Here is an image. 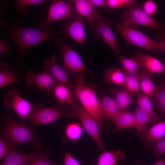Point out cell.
Masks as SVG:
<instances>
[{"instance_id":"obj_1","label":"cell","mask_w":165,"mask_h":165,"mask_svg":"<svg viewBox=\"0 0 165 165\" xmlns=\"http://www.w3.org/2000/svg\"><path fill=\"white\" fill-rule=\"evenodd\" d=\"M0 26L8 33L7 38L15 45L18 54L17 66L21 70L24 64L25 52L31 47L55 35L63 34L49 31L27 27L22 25L19 18L15 19L11 24L3 19L0 20Z\"/></svg>"},{"instance_id":"obj_2","label":"cell","mask_w":165,"mask_h":165,"mask_svg":"<svg viewBox=\"0 0 165 165\" xmlns=\"http://www.w3.org/2000/svg\"><path fill=\"white\" fill-rule=\"evenodd\" d=\"M4 121L2 134L15 147L19 144L28 143L38 149L41 148L42 143L32 127L16 121L7 114L4 116Z\"/></svg>"},{"instance_id":"obj_3","label":"cell","mask_w":165,"mask_h":165,"mask_svg":"<svg viewBox=\"0 0 165 165\" xmlns=\"http://www.w3.org/2000/svg\"><path fill=\"white\" fill-rule=\"evenodd\" d=\"M75 93L80 103L95 120L100 126L103 118L101 105L94 90L86 85L82 73L76 77Z\"/></svg>"},{"instance_id":"obj_4","label":"cell","mask_w":165,"mask_h":165,"mask_svg":"<svg viewBox=\"0 0 165 165\" xmlns=\"http://www.w3.org/2000/svg\"><path fill=\"white\" fill-rule=\"evenodd\" d=\"M57 102L52 106L44 107L38 103L28 118L35 126L48 124L62 116H71L73 114L68 108H67Z\"/></svg>"},{"instance_id":"obj_5","label":"cell","mask_w":165,"mask_h":165,"mask_svg":"<svg viewBox=\"0 0 165 165\" xmlns=\"http://www.w3.org/2000/svg\"><path fill=\"white\" fill-rule=\"evenodd\" d=\"M68 108L73 115L79 119L86 132L99 148L105 150L99 132V126L95 120L75 99Z\"/></svg>"},{"instance_id":"obj_6","label":"cell","mask_w":165,"mask_h":165,"mask_svg":"<svg viewBox=\"0 0 165 165\" xmlns=\"http://www.w3.org/2000/svg\"><path fill=\"white\" fill-rule=\"evenodd\" d=\"M120 17L122 25L130 28L135 29L139 25H141L152 28L158 31L162 29L160 23L137 6L123 10Z\"/></svg>"},{"instance_id":"obj_7","label":"cell","mask_w":165,"mask_h":165,"mask_svg":"<svg viewBox=\"0 0 165 165\" xmlns=\"http://www.w3.org/2000/svg\"><path fill=\"white\" fill-rule=\"evenodd\" d=\"M4 103L7 109L15 111L20 118V123H23L28 120L37 103H30L23 97L20 91L9 89L5 95Z\"/></svg>"},{"instance_id":"obj_8","label":"cell","mask_w":165,"mask_h":165,"mask_svg":"<svg viewBox=\"0 0 165 165\" xmlns=\"http://www.w3.org/2000/svg\"><path fill=\"white\" fill-rule=\"evenodd\" d=\"M61 50L64 60L63 68L67 73L77 75L84 72L90 73L86 68L81 57L73 49L60 38L54 40Z\"/></svg>"},{"instance_id":"obj_9","label":"cell","mask_w":165,"mask_h":165,"mask_svg":"<svg viewBox=\"0 0 165 165\" xmlns=\"http://www.w3.org/2000/svg\"><path fill=\"white\" fill-rule=\"evenodd\" d=\"M115 27L128 45H134L148 50H163L161 43L156 42L140 31L126 27L119 24L115 25Z\"/></svg>"},{"instance_id":"obj_10","label":"cell","mask_w":165,"mask_h":165,"mask_svg":"<svg viewBox=\"0 0 165 165\" xmlns=\"http://www.w3.org/2000/svg\"><path fill=\"white\" fill-rule=\"evenodd\" d=\"M75 10L73 5L63 0H53L49 8L46 19L40 23V29L49 31L50 23L60 20L69 19Z\"/></svg>"},{"instance_id":"obj_11","label":"cell","mask_w":165,"mask_h":165,"mask_svg":"<svg viewBox=\"0 0 165 165\" xmlns=\"http://www.w3.org/2000/svg\"><path fill=\"white\" fill-rule=\"evenodd\" d=\"M70 21H66L62 23L61 26L64 29L63 34L72 38L80 46L84 44L86 24L83 17L75 10L71 15Z\"/></svg>"},{"instance_id":"obj_12","label":"cell","mask_w":165,"mask_h":165,"mask_svg":"<svg viewBox=\"0 0 165 165\" xmlns=\"http://www.w3.org/2000/svg\"><path fill=\"white\" fill-rule=\"evenodd\" d=\"M24 80L27 85L39 88L48 96L59 83L48 70H45L38 74L29 70L25 74Z\"/></svg>"},{"instance_id":"obj_13","label":"cell","mask_w":165,"mask_h":165,"mask_svg":"<svg viewBox=\"0 0 165 165\" xmlns=\"http://www.w3.org/2000/svg\"><path fill=\"white\" fill-rule=\"evenodd\" d=\"M112 25L111 20L101 19L97 22L94 28V35L97 38H102L116 55L118 57L120 51L115 35L110 28Z\"/></svg>"},{"instance_id":"obj_14","label":"cell","mask_w":165,"mask_h":165,"mask_svg":"<svg viewBox=\"0 0 165 165\" xmlns=\"http://www.w3.org/2000/svg\"><path fill=\"white\" fill-rule=\"evenodd\" d=\"M44 63L45 70L50 72L59 84L65 86L74 94L75 86L69 79L66 71L58 64L56 55L54 54L52 55L50 58H46Z\"/></svg>"},{"instance_id":"obj_15","label":"cell","mask_w":165,"mask_h":165,"mask_svg":"<svg viewBox=\"0 0 165 165\" xmlns=\"http://www.w3.org/2000/svg\"><path fill=\"white\" fill-rule=\"evenodd\" d=\"M69 3L73 5L76 11L83 17L86 18L91 27L102 19V16L88 0H69Z\"/></svg>"},{"instance_id":"obj_16","label":"cell","mask_w":165,"mask_h":165,"mask_svg":"<svg viewBox=\"0 0 165 165\" xmlns=\"http://www.w3.org/2000/svg\"><path fill=\"white\" fill-rule=\"evenodd\" d=\"M133 56L144 70L151 74L165 72V67L163 64L155 57L148 54H145L139 51H137Z\"/></svg>"},{"instance_id":"obj_17","label":"cell","mask_w":165,"mask_h":165,"mask_svg":"<svg viewBox=\"0 0 165 165\" xmlns=\"http://www.w3.org/2000/svg\"><path fill=\"white\" fill-rule=\"evenodd\" d=\"M48 148L28 153L18 152L15 149L4 158L0 165H23L32 159L45 152Z\"/></svg>"},{"instance_id":"obj_18","label":"cell","mask_w":165,"mask_h":165,"mask_svg":"<svg viewBox=\"0 0 165 165\" xmlns=\"http://www.w3.org/2000/svg\"><path fill=\"white\" fill-rule=\"evenodd\" d=\"M101 105L103 117L115 123L117 118L121 112L120 108L115 99L103 92Z\"/></svg>"},{"instance_id":"obj_19","label":"cell","mask_w":165,"mask_h":165,"mask_svg":"<svg viewBox=\"0 0 165 165\" xmlns=\"http://www.w3.org/2000/svg\"><path fill=\"white\" fill-rule=\"evenodd\" d=\"M20 70L16 66L11 69L4 61L0 62V87L14 85L18 82Z\"/></svg>"},{"instance_id":"obj_20","label":"cell","mask_w":165,"mask_h":165,"mask_svg":"<svg viewBox=\"0 0 165 165\" xmlns=\"http://www.w3.org/2000/svg\"><path fill=\"white\" fill-rule=\"evenodd\" d=\"M137 135L146 143L160 139L165 135V120L156 123L146 131H140Z\"/></svg>"},{"instance_id":"obj_21","label":"cell","mask_w":165,"mask_h":165,"mask_svg":"<svg viewBox=\"0 0 165 165\" xmlns=\"http://www.w3.org/2000/svg\"><path fill=\"white\" fill-rule=\"evenodd\" d=\"M137 76L143 94L152 97L156 87L152 80V74L144 70L138 74Z\"/></svg>"},{"instance_id":"obj_22","label":"cell","mask_w":165,"mask_h":165,"mask_svg":"<svg viewBox=\"0 0 165 165\" xmlns=\"http://www.w3.org/2000/svg\"><path fill=\"white\" fill-rule=\"evenodd\" d=\"M75 94L67 87L58 84L53 89V95L60 104L67 107L69 106L75 99Z\"/></svg>"},{"instance_id":"obj_23","label":"cell","mask_w":165,"mask_h":165,"mask_svg":"<svg viewBox=\"0 0 165 165\" xmlns=\"http://www.w3.org/2000/svg\"><path fill=\"white\" fill-rule=\"evenodd\" d=\"M125 157L124 152L121 149L116 151L104 150L100 155L97 165H116L119 161Z\"/></svg>"},{"instance_id":"obj_24","label":"cell","mask_w":165,"mask_h":165,"mask_svg":"<svg viewBox=\"0 0 165 165\" xmlns=\"http://www.w3.org/2000/svg\"><path fill=\"white\" fill-rule=\"evenodd\" d=\"M103 78L107 82L115 83L122 87L124 86L125 75L123 71L119 68L115 67L107 68L104 72Z\"/></svg>"},{"instance_id":"obj_25","label":"cell","mask_w":165,"mask_h":165,"mask_svg":"<svg viewBox=\"0 0 165 165\" xmlns=\"http://www.w3.org/2000/svg\"><path fill=\"white\" fill-rule=\"evenodd\" d=\"M135 118V128L140 131L147 130L148 123L155 125L157 123L147 112L140 108H137L134 112Z\"/></svg>"},{"instance_id":"obj_26","label":"cell","mask_w":165,"mask_h":165,"mask_svg":"<svg viewBox=\"0 0 165 165\" xmlns=\"http://www.w3.org/2000/svg\"><path fill=\"white\" fill-rule=\"evenodd\" d=\"M114 123L116 130L131 127H135L134 112H131L127 110L121 112Z\"/></svg>"},{"instance_id":"obj_27","label":"cell","mask_w":165,"mask_h":165,"mask_svg":"<svg viewBox=\"0 0 165 165\" xmlns=\"http://www.w3.org/2000/svg\"><path fill=\"white\" fill-rule=\"evenodd\" d=\"M112 92L115 96V100L118 104L121 112L126 110L131 102V94L124 87L121 89H112Z\"/></svg>"},{"instance_id":"obj_28","label":"cell","mask_w":165,"mask_h":165,"mask_svg":"<svg viewBox=\"0 0 165 165\" xmlns=\"http://www.w3.org/2000/svg\"><path fill=\"white\" fill-rule=\"evenodd\" d=\"M123 70L128 72L137 75L143 69L138 61L133 57L128 58L125 56L119 57Z\"/></svg>"},{"instance_id":"obj_29","label":"cell","mask_w":165,"mask_h":165,"mask_svg":"<svg viewBox=\"0 0 165 165\" xmlns=\"http://www.w3.org/2000/svg\"><path fill=\"white\" fill-rule=\"evenodd\" d=\"M151 97L156 105L165 115V81L156 86Z\"/></svg>"},{"instance_id":"obj_30","label":"cell","mask_w":165,"mask_h":165,"mask_svg":"<svg viewBox=\"0 0 165 165\" xmlns=\"http://www.w3.org/2000/svg\"><path fill=\"white\" fill-rule=\"evenodd\" d=\"M138 107L147 112L157 123L160 120L157 117L153 110L152 104L148 96L143 94L139 93L136 101Z\"/></svg>"},{"instance_id":"obj_31","label":"cell","mask_w":165,"mask_h":165,"mask_svg":"<svg viewBox=\"0 0 165 165\" xmlns=\"http://www.w3.org/2000/svg\"><path fill=\"white\" fill-rule=\"evenodd\" d=\"M125 75L124 87L131 94L140 92L141 90L136 74L122 70Z\"/></svg>"},{"instance_id":"obj_32","label":"cell","mask_w":165,"mask_h":165,"mask_svg":"<svg viewBox=\"0 0 165 165\" xmlns=\"http://www.w3.org/2000/svg\"><path fill=\"white\" fill-rule=\"evenodd\" d=\"M82 129L80 124L76 122L68 123L65 129V136L69 140L77 141L81 137Z\"/></svg>"},{"instance_id":"obj_33","label":"cell","mask_w":165,"mask_h":165,"mask_svg":"<svg viewBox=\"0 0 165 165\" xmlns=\"http://www.w3.org/2000/svg\"><path fill=\"white\" fill-rule=\"evenodd\" d=\"M145 147L151 150L154 155L159 158L165 153V136L158 140L146 143Z\"/></svg>"},{"instance_id":"obj_34","label":"cell","mask_w":165,"mask_h":165,"mask_svg":"<svg viewBox=\"0 0 165 165\" xmlns=\"http://www.w3.org/2000/svg\"><path fill=\"white\" fill-rule=\"evenodd\" d=\"M50 151L49 147L45 152L32 159L23 165H57L48 159Z\"/></svg>"},{"instance_id":"obj_35","label":"cell","mask_w":165,"mask_h":165,"mask_svg":"<svg viewBox=\"0 0 165 165\" xmlns=\"http://www.w3.org/2000/svg\"><path fill=\"white\" fill-rule=\"evenodd\" d=\"M46 0H16L13 4L14 8L21 13L26 12V9L30 6L39 4L47 1Z\"/></svg>"},{"instance_id":"obj_36","label":"cell","mask_w":165,"mask_h":165,"mask_svg":"<svg viewBox=\"0 0 165 165\" xmlns=\"http://www.w3.org/2000/svg\"><path fill=\"white\" fill-rule=\"evenodd\" d=\"M15 147L2 134L0 138V159L5 158L13 151Z\"/></svg>"},{"instance_id":"obj_37","label":"cell","mask_w":165,"mask_h":165,"mask_svg":"<svg viewBox=\"0 0 165 165\" xmlns=\"http://www.w3.org/2000/svg\"><path fill=\"white\" fill-rule=\"evenodd\" d=\"M157 9V5L154 1L148 0L144 2L142 9L147 14L152 16L156 12Z\"/></svg>"},{"instance_id":"obj_38","label":"cell","mask_w":165,"mask_h":165,"mask_svg":"<svg viewBox=\"0 0 165 165\" xmlns=\"http://www.w3.org/2000/svg\"><path fill=\"white\" fill-rule=\"evenodd\" d=\"M64 162L63 165H81L79 162L69 152L64 153Z\"/></svg>"},{"instance_id":"obj_39","label":"cell","mask_w":165,"mask_h":165,"mask_svg":"<svg viewBox=\"0 0 165 165\" xmlns=\"http://www.w3.org/2000/svg\"><path fill=\"white\" fill-rule=\"evenodd\" d=\"M107 7L112 9L120 8L123 7L122 0H107Z\"/></svg>"},{"instance_id":"obj_40","label":"cell","mask_w":165,"mask_h":165,"mask_svg":"<svg viewBox=\"0 0 165 165\" xmlns=\"http://www.w3.org/2000/svg\"><path fill=\"white\" fill-rule=\"evenodd\" d=\"M88 1L94 6H97L102 8L108 13L107 9V0H88Z\"/></svg>"},{"instance_id":"obj_41","label":"cell","mask_w":165,"mask_h":165,"mask_svg":"<svg viewBox=\"0 0 165 165\" xmlns=\"http://www.w3.org/2000/svg\"><path fill=\"white\" fill-rule=\"evenodd\" d=\"M153 39L157 42L161 43L165 52V32L161 30L158 31L156 36Z\"/></svg>"},{"instance_id":"obj_42","label":"cell","mask_w":165,"mask_h":165,"mask_svg":"<svg viewBox=\"0 0 165 165\" xmlns=\"http://www.w3.org/2000/svg\"><path fill=\"white\" fill-rule=\"evenodd\" d=\"M9 50V44L6 40L1 39L0 40V53L3 55H6Z\"/></svg>"},{"instance_id":"obj_43","label":"cell","mask_w":165,"mask_h":165,"mask_svg":"<svg viewBox=\"0 0 165 165\" xmlns=\"http://www.w3.org/2000/svg\"><path fill=\"white\" fill-rule=\"evenodd\" d=\"M123 6L128 9L137 6L138 1L135 0H122Z\"/></svg>"},{"instance_id":"obj_44","label":"cell","mask_w":165,"mask_h":165,"mask_svg":"<svg viewBox=\"0 0 165 165\" xmlns=\"http://www.w3.org/2000/svg\"><path fill=\"white\" fill-rule=\"evenodd\" d=\"M153 165H165V160L161 158Z\"/></svg>"},{"instance_id":"obj_45","label":"cell","mask_w":165,"mask_h":165,"mask_svg":"<svg viewBox=\"0 0 165 165\" xmlns=\"http://www.w3.org/2000/svg\"><path fill=\"white\" fill-rule=\"evenodd\" d=\"M161 30L164 32H165V23L163 25V28Z\"/></svg>"}]
</instances>
